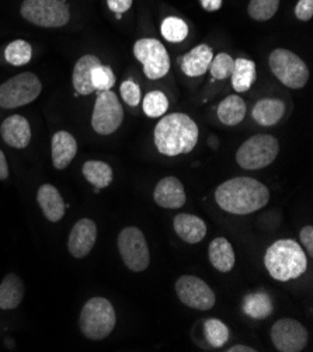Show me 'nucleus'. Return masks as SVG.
Returning a JSON list of instances; mask_svg holds the SVG:
<instances>
[{"label": "nucleus", "mask_w": 313, "mask_h": 352, "mask_svg": "<svg viewBox=\"0 0 313 352\" xmlns=\"http://www.w3.org/2000/svg\"><path fill=\"white\" fill-rule=\"evenodd\" d=\"M9 177V164L5 153L0 149V180H6Z\"/></svg>", "instance_id": "nucleus-41"}, {"label": "nucleus", "mask_w": 313, "mask_h": 352, "mask_svg": "<svg viewBox=\"0 0 313 352\" xmlns=\"http://www.w3.org/2000/svg\"><path fill=\"white\" fill-rule=\"evenodd\" d=\"M32 47L24 40L10 43L5 50V59L13 66H23L31 60Z\"/></svg>", "instance_id": "nucleus-32"}, {"label": "nucleus", "mask_w": 313, "mask_h": 352, "mask_svg": "<svg viewBox=\"0 0 313 352\" xmlns=\"http://www.w3.org/2000/svg\"><path fill=\"white\" fill-rule=\"evenodd\" d=\"M160 31L166 41L177 44V43H183L187 38L188 25L184 20L175 16H170L162 21Z\"/></svg>", "instance_id": "nucleus-29"}, {"label": "nucleus", "mask_w": 313, "mask_h": 352, "mask_svg": "<svg viewBox=\"0 0 313 352\" xmlns=\"http://www.w3.org/2000/svg\"><path fill=\"white\" fill-rule=\"evenodd\" d=\"M280 152L277 138L268 133H259L249 138L236 152L237 164L245 170H260L271 163Z\"/></svg>", "instance_id": "nucleus-5"}, {"label": "nucleus", "mask_w": 313, "mask_h": 352, "mask_svg": "<svg viewBox=\"0 0 313 352\" xmlns=\"http://www.w3.org/2000/svg\"><path fill=\"white\" fill-rule=\"evenodd\" d=\"M116 324L117 316L114 306L106 298H91L80 311V331L89 340H102L109 337Z\"/></svg>", "instance_id": "nucleus-4"}, {"label": "nucleus", "mask_w": 313, "mask_h": 352, "mask_svg": "<svg viewBox=\"0 0 313 352\" xmlns=\"http://www.w3.org/2000/svg\"><path fill=\"white\" fill-rule=\"evenodd\" d=\"M199 2L206 12H217L222 8V0H199Z\"/></svg>", "instance_id": "nucleus-40"}, {"label": "nucleus", "mask_w": 313, "mask_h": 352, "mask_svg": "<svg viewBox=\"0 0 313 352\" xmlns=\"http://www.w3.org/2000/svg\"><path fill=\"white\" fill-rule=\"evenodd\" d=\"M133 55L142 63L144 74L151 80L164 78L170 70L166 47L156 38H141L133 44Z\"/></svg>", "instance_id": "nucleus-11"}, {"label": "nucleus", "mask_w": 313, "mask_h": 352, "mask_svg": "<svg viewBox=\"0 0 313 352\" xmlns=\"http://www.w3.org/2000/svg\"><path fill=\"white\" fill-rule=\"evenodd\" d=\"M83 175L85 179L96 187V191L106 188L111 184L114 174L113 168L104 162L100 160H89L83 164Z\"/></svg>", "instance_id": "nucleus-27"}, {"label": "nucleus", "mask_w": 313, "mask_h": 352, "mask_svg": "<svg viewBox=\"0 0 313 352\" xmlns=\"http://www.w3.org/2000/svg\"><path fill=\"white\" fill-rule=\"evenodd\" d=\"M39 205L50 222H59L65 215V201L52 184H44L37 192Z\"/></svg>", "instance_id": "nucleus-20"}, {"label": "nucleus", "mask_w": 313, "mask_h": 352, "mask_svg": "<svg viewBox=\"0 0 313 352\" xmlns=\"http://www.w3.org/2000/svg\"><path fill=\"white\" fill-rule=\"evenodd\" d=\"M97 239V226L91 219H80L74 226L67 239V249L75 258L86 257L94 248Z\"/></svg>", "instance_id": "nucleus-14"}, {"label": "nucleus", "mask_w": 313, "mask_h": 352, "mask_svg": "<svg viewBox=\"0 0 313 352\" xmlns=\"http://www.w3.org/2000/svg\"><path fill=\"white\" fill-rule=\"evenodd\" d=\"M198 125L183 113L162 117L155 126V145L159 153L175 157L193 152L198 142Z\"/></svg>", "instance_id": "nucleus-2"}, {"label": "nucleus", "mask_w": 313, "mask_h": 352, "mask_svg": "<svg viewBox=\"0 0 313 352\" xmlns=\"http://www.w3.org/2000/svg\"><path fill=\"white\" fill-rule=\"evenodd\" d=\"M20 12L28 23L45 28H59L71 20L63 0H24Z\"/></svg>", "instance_id": "nucleus-7"}, {"label": "nucleus", "mask_w": 313, "mask_h": 352, "mask_svg": "<svg viewBox=\"0 0 313 352\" xmlns=\"http://www.w3.org/2000/svg\"><path fill=\"white\" fill-rule=\"evenodd\" d=\"M155 202L166 209H179L186 204V191L183 183L176 177L162 179L153 191Z\"/></svg>", "instance_id": "nucleus-15"}, {"label": "nucleus", "mask_w": 313, "mask_h": 352, "mask_svg": "<svg viewBox=\"0 0 313 352\" xmlns=\"http://www.w3.org/2000/svg\"><path fill=\"white\" fill-rule=\"evenodd\" d=\"M243 310L252 319L263 320L267 319L272 313V300L271 298L264 292H257L248 295L243 300Z\"/></svg>", "instance_id": "nucleus-28"}, {"label": "nucleus", "mask_w": 313, "mask_h": 352, "mask_svg": "<svg viewBox=\"0 0 313 352\" xmlns=\"http://www.w3.org/2000/svg\"><path fill=\"white\" fill-rule=\"evenodd\" d=\"M118 250L125 267L132 272H142L151 264L147 239L141 229L128 226L118 234Z\"/></svg>", "instance_id": "nucleus-9"}, {"label": "nucleus", "mask_w": 313, "mask_h": 352, "mask_svg": "<svg viewBox=\"0 0 313 352\" xmlns=\"http://www.w3.org/2000/svg\"><path fill=\"white\" fill-rule=\"evenodd\" d=\"M132 2L133 0H107V5L113 13L122 14L131 9Z\"/></svg>", "instance_id": "nucleus-39"}, {"label": "nucleus", "mask_w": 313, "mask_h": 352, "mask_svg": "<svg viewBox=\"0 0 313 352\" xmlns=\"http://www.w3.org/2000/svg\"><path fill=\"white\" fill-rule=\"evenodd\" d=\"M124 121V109L111 90L100 91L91 114V126L98 135L114 133Z\"/></svg>", "instance_id": "nucleus-10"}, {"label": "nucleus", "mask_w": 313, "mask_h": 352, "mask_svg": "<svg viewBox=\"0 0 313 352\" xmlns=\"http://www.w3.org/2000/svg\"><path fill=\"white\" fill-rule=\"evenodd\" d=\"M5 142L16 149H24L31 142V126L23 116L8 117L0 126Z\"/></svg>", "instance_id": "nucleus-17"}, {"label": "nucleus", "mask_w": 313, "mask_h": 352, "mask_svg": "<svg viewBox=\"0 0 313 352\" xmlns=\"http://www.w3.org/2000/svg\"><path fill=\"white\" fill-rule=\"evenodd\" d=\"M120 93L122 100L128 105H131V107H136V105L141 102V87H139V85L133 80H125L121 85Z\"/></svg>", "instance_id": "nucleus-36"}, {"label": "nucleus", "mask_w": 313, "mask_h": 352, "mask_svg": "<svg viewBox=\"0 0 313 352\" xmlns=\"http://www.w3.org/2000/svg\"><path fill=\"white\" fill-rule=\"evenodd\" d=\"M43 90L37 75L31 72L20 74L0 85V107L13 110L36 100Z\"/></svg>", "instance_id": "nucleus-8"}, {"label": "nucleus", "mask_w": 313, "mask_h": 352, "mask_svg": "<svg viewBox=\"0 0 313 352\" xmlns=\"http://www.w3.org/2000/svg\"><path fill=\"white\" fill-rule=\"evenodd\" d=\"M233 63H235V59L229 54L221 52L213 58V62L208 70H210L214 79L225 80V79L230 78V75H232Z\"/></svg>", "instance_id": "nucleus-35"}, {"label": "nucleus", "mask_w": 313, "mask_h": 352, "mask_svg": "<svg viewBox=\"0 0 313 352\" xmlns=\"http://www.w3.org/2000/svg\"><path fill=\"white\" fill-rule=\"evenodd\" d=\"M176 294L183 305L195 310H211L217 302L211 287L194 275H183L177 279Z\"/></svg>", "instance_id": "nucleus-12"}, {"label": "nucleus", "mask_w": 313, "mask_h": 352, "mask_svg": "<svg viewBox=\"0 0 313 352\" xmlns=\"http://www.w3.org/2000/svg\"><path fill=\"white\" fill-rule=\"evenodd\" d=\"M215 201L225 212L249 215L268 204L270 190L256 179L235 177L217 188Z\"/></svg>", "instance_id": "nucleus-1"}, {"label": "nucleus", "mask_w": 313, "mask_h": 352, "mask_svg": "<svg viewBox=\"0 0 313 352\" xmlns=\"http://www.w3.org/2000/svg\"><path fill=\"white\" fill-rule=\"evenodd\" d=\"M280 2L281 0H250L248 13L256 21L271 20L278 12Z\"/></svg>", "instance_id": "nucleus-33"}, {"label": "nucleus", "mask_w": 313, "mask_h": 352, "mask_svg": "<svg viewBox=\"0 0 313 352\" xmlns=\"http://www.w3.org/2000/svg\"><path fill=\"white\" fill-rule=\"evenodd\" d=\"M100 59L94 55H83L74 67V87L78 94L89 96L94 91L91 85V72L93 69L100 65Z\"/></svg>", "instance_id": "nucleus-23"}, {"label": "nucleus", "mask_w": 313, "mask_h": 352, "mask_svg": "<svg viewBox=\"0 0 313 352\" xmlns=\"http://www.w3.org/2000/svg\"><path fill=\"white\" fill-rule=\"evenodd\" d=\"M144 111L149 118L163 117L169 109V98L160 90L149 91L144 98Z\"/></svg>", "instance_id": "nucleus-31"}, {"label": "nucleus", "mask_w": 313, "mask_h": 352, "mask_svg": "<svg viewBox=\"0 0 313 352\" xmlns=\"http://www.w3.org/2000/svg\"><path fill=\"white\" fill-rule=\"evenodd\" d=\"M176 234L188 244H197L206 236L205 222L191 214H179L173 219Z\"/></svg>", "instance_id": "nucleus-19"}, {"label": "nucleus", "mask_w": 313, "mask_h": 352, "mask_svg": "<svg viewBox=\"0 0 313 352\" xmlns=\"http://www.w3.org/2000/svg\"><path fill=\"white\" fill-rule=\"evenodd\" d=\"M24 298V284L16 274H8L0 283V309H16Z\"/></svg>", "instance_id": "nucleus-26"}, {"label": "nucleus", "mask_w": 313, "mask_h": 352, "mask_svg": "<svg viewBox=\"0 0 313 352\" xmlns=\"http://www.w3.org/2000/svg\"><path fill=\"white\" fill-rule=\"evenodd\" d=\"M264 265L271 278L287 283L306 272L307 257L299 243L283 239L272 243L266 252Z\"/></svg>", "instance_id": "nucleus-3"}, {"label": "nucleus", "mask_w": 313, "mask_h": 352, "mask_svg": "<svg viewBox=\"0 0 313 352\" xmlns=\"http://www.w3.org/2000/svg\"><path fill=\"white\" fill-rule=\"evenodd\" d=\"M246 111L248 107L245 100L237 94H230L219 102L217 116L224 125L235 126L245 120Z\"/></svg>", "instance_id": "nucleus-24"}, {"label": "nucleus", "mask_w": 313, "mask_h": 352, "mask_svg": "<svg viewBox=\"0 0 313 352\" xmlns=\"http://www.w3.org/2000/svg\"><path fill=\"white\" fill-rule=\"evenodd\" d=\"M271 341L280 352H301L307 344V331L294 319H280L271 329Z\"/></svg>", "instance_id": "nucleus-13"}, {"label": "nucleus", "mask_w": 313, "mask_h": 352, "mask_svg": "<svg viewBox=\"0 0 313 352\" xmlns=\"http://www.w3.org/2000/svg\"><path fill=\"white\" fill-rule=\"evenodd\" d=\"M78 153L76 139L66 131L52 136V163L56 170H63L72 163Z\"/></svg>", "instance_id": "nucleus-18"}, {"label": "nucleus", "mask_w": 313, "mask_h": 352, "mask_svg": "<svg viewBox=\"0 0 313 352\" xmlns=\"http://www.w3.org/2000/svg\"><path fill=\"white\" fill-rule=\"evenodd\" d=\"M257 72H256V63L246 58H237L233 63L232 70V86L235 91L245 93L249 91L253 83L256 82Z\"/></svg>", "instance_id": "nucleus-25"}, {"label": "nucleus", "mask_w": 313, "mask_h": 352, "mask_svg": "<svg viewBox=\"0 0 313 352\" xmlns=\"http://www.w3.org/2000/svg\"><path fill=\"white\" fill-rule=\"evenodd\" d=\"M228 352H256L257 349L249 346V345H233L229 349H226Z\"/></svg>", "instance_id": "nucleus-42"}, {"label": "nucleus", "mask_w": 313, "mask_h": 352, "mask_svg": "<svg viewBox=\"0 0 313 352\" xmlns=\"http://www.w3.org/2000/svg\"><path fill=\"white\" fill-rule=\"evenodd\" d=\"M285 114V104L278 98H261L252 110V116L261 126H272L283 120Z\"/></svg>", "instance_id": "nucleus-21"}, {"label": "nucleus", "mask_w": 313, "mask_h": 352, "mask_svg": "<svg viewBox=\"0 0 313 352\" xmlns=\"http://www.w3.org/2000/svg\"><path fill=\"white\" fill-rule=\"evenodd\" d=\"M299 239H301V243L303 244V248H305L307 256L312 258L313 257V228L309 226V225L303 226L301 229Z\"/></svg>", "instance_id": "nucleus-38"}, {"label": "nucleus", "mask_w": 313, "mask_h": 352, "mask_svg": "<svg viewBox=\"0 0 313 352\" xmlns=\"http://www.w3.org/2000/svg\"><path fill=\"white\" fill-rule=\"evenodd\" d=\"M204 333L206 341L214 348L224 346L229 340V329L218 319H208L204 323Z\"/></svg>", "instance_id": "nucleus-30"}, {"label": "nucleus", "mask_w": 313, "mask_h": 352, "mask_svg": "<svg viewBox=\"0 0 313 352\" xmlns=\"http://www.w3.org/2000/svg\"><path fill=\"white\" fill-rule=\"evenodd\" d=\"M214 58V51L210 45L199 44L193 48L190 52L179 58V65L183 70V74L190 78L202 76L208 72L210 65Z\"/></svg>", "instance_id": "nucleus-16"}, {"label": "nucleus", "mask_w": 313, "mask_h": 352, "mask_svg": "<svg viewBox=\"0 0 313 352\" xmlns=\"http://www.w3.org/2000/svg\"><path fill=\"white\" fill-rule=\"evenodd\" d=\"M91 85L94 91H107L116 85V75L113 69L107 65H97L91 72Z\"/></svg>", "instance_id": "nucleus-34"}, {"label": "nucleus", "mask_w": 313, "mask_h": 352, "mask_svg": "<svg viewBox=\"0 0 313 352\" xmlns=\"http://www.w3.org/2000/svg\"><path fill=\"white\" fill-rule=\"evenodd\" d=\"M272 75L290 89H302L309 80V69L296 54L277 48L268 56Z\"/></svg>", "instance_id": "nucleus-6"}, {"label": "nucleus", "mask_w": 313, "mask_h": 352, "mask_svg": "<svg viewBox=\"0 0 313 352\" xmlns=\"http://www.w3.org/2000/svg\"><path fill=\"white\" fill-rule=\"evenodd\" d=\"M208 257L211 265L219 272H229L235 267L236 256L229 240L225 237H215L208 248Z\"/></svg>", "instance_id": "nucleus-22"}, {"label": "nucleus", "mask_w": 313, "mask_h": 352, "mask_svg": "<svg viewBox=\"0 0 313 352\" xmlns=\"http://www.w3.org/2000/svg\"><path fill=\"white\" fill-rule=\"evenodd\" d=\"M294 13L298 20L309 21L313 17V0H299Z\"/></svg>", "instance_id": "nucleus-37"}]
</instances>
